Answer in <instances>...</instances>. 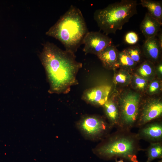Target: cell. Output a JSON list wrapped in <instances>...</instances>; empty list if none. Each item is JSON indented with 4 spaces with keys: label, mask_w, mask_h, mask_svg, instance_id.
<instances>
[{
    "label": "cell",
    "mask_w": 162,
    "mask_h": 162,
    "mask_svg": "<svg viewBox=\"0 0 162 162\" xmlns=\"http://www.w3.org/2000/svg\"><path fill=\"white\" fill-rule=\"evenodd\" d=\"M140 4L146 8L148 13L162 25V5L160 2L151 0H141Z\"/></svg>",
    "instance_id": "cell-15"
},
{
    "label": "cell",
    "mask_w": 162,
    "mask_h": 162,
    "mask_svg": "<svg viewBox=\"0 0 162 162\" xmlns=\"http://www.w3.org/2000/svg\"><path fill=\"white\" fill-rule=\"evenodd\" d=\"M78 125L85 135L93 140L106 137L112 128L104 118L94 115L84 116L79 121Z\"/></svg>",
    "instance_id": "cell-6"
},
{
    "label": "cell",
    "mask_w": 162,
    "mask_h": 162,
    "mask_svg": "<svg viewBox=\"0 0 162 162\" xmlns=\"http://www.w3.org/2000/svg\"><path fill=\"white\" fill-rule=\"evenodd\" d=\"M124 50L135 63L140 62L142 51L139 46H132Z\"/></svg>",
    "instance_id": "cell-18"
},
{
    "label": "cell",
    "mask_w": 162,
    "mask_h": 162,
    "mask_svg": "<svg viewBox=\"0 0 162 162\" xmlns=\"http://www.w3.org/2000/svg\"><path fill=\"white\" fill-rule=\"evenodd\" d=\"M135 63L124 50L118 52L116 66H120L126 68H131L136 65Z\"/></svg>",
    "instance_id": "cell-17"
},
{
    "label": "cell",
    "mask_w": 162,
    "mask_h": 162,
    "mask_svg": "<svg viewBox=\"0 0 162 162\" xmlns=\"http://www.w3.org/2000/svg\"><path fill=\"white\" fill-rule=\"evenodd\" d=\"M137 5L136 0H122L96 10L94 19L105 34H115L117 30L122 29L131 17L137 14Z\"/></svg>",
    "instance_id": "cell-4"
},
{
    "label": "cell",
    "mask_w": 162,
    "mask_h": 162,
    "mask_svg": "<svg viewBox=\"0 0 162 162\" xmlns=\"http://www.w3.org/2000/svg\"><path fill=\"white\" fill-rule=\"evenodd\" d=\"M46 75L51 93L67 94L78 84L77 74L82 66L74 53L63 50L52 43L44 45L40 55Z\"/></svg>",
    "instance_id": "cell-1"
},
{
    "label": "cell",
    "mask_w": 162,
    "mask_h": 162,
    "mask_svg": "<svg viewBox=\"0 0 162 162\" xmlns=\"http://www.w3.org/2000/svg\"><path fill=\"white\" fill-rule=\"evenodd\" d=\"M118 107L119 122L117 129L130 130L135 127L140 108V97L134 93H129L121 99Z\"/></svg>",
    "instance_id": "cell-5"
},
{
    "label": "cell",
    "mask_w": 162,
    "mask_h": 162,
    "mask_svg": "<svg viewBox=\"0 0 162 162\" xmlns=\"http://www.w3.org/2000/svg\"><path fill=\"white\" fill-rule=\"evenodd\" d=\"M137 134L130 130L117 129L108 134L94 149V153L105 160L120 158L130 162H139L137 154L142 149Z\"/></svg>",
    "instance_id": "cell-3"
},
{
    "label": "cell",
    "mask_w": 162,
    "mask_h": 162,
    "mask_svg": "<svg viewBox=\"0 0 162 162\" xmlns=\"http://www.w3.org/2000/svg\"><path fill=\"white\" fill-rule=\"evenodd\" d=\"M116 161L115 162H124V161L122 159H120L119 160H117V159H116Z\"/></svg>",
    "instance_id": "cell-26"
},
{
    "label": "cell",
    "mask_w": 162,
    "mask_h": 162,
    "mask_svg": "<svg viewBox=\"0 0 162 162\" xmlns=\"http://www.w3.org/2000/svg\"><path fill=\"white\" fill-rule=\"evenodd\" d=\"M137 134L140 139L151 142L162 141L161 122H149L140 128Z\"/></svg>",
    "instance_id": "cell-10"
},
{
    "label": "cell",
    "mask_w": 162,
    "mask_h": 162,
    "mask_svg": "<svg viewBox=\"0 0 162 162\" xmlns=\"http://www.w3.org/2000/svg\"><path fill=\"white\" fill-rule=\"evenodd\" d=\"M148 157L147 161L151 162L157 158H161L162 157V141L151 142L146 150Z\"/></svg>",
    "instance_id": "cell-16"
},
{
    "label": "cell",
    "mask_w": 162,
    "mask_h": 162,
    "mask_svg": "<svg viewBox=\"0 0 162 162\" xmlns=\"http://www.w3.org/2000/svg\"><path fill=\"white\" fill-rule=\"evenodd\" d=\"M112 44L107 35L98 32H88L83 39V50L86 54L97 56L106 47Z\"/></svg>",
    "instance_id": "cell-7"
},
{
    "label": "cell",
    "mask_w": 162,
    "mask_h": 162,
    "mask_svg": "<svg viewBox=\"0 0 162 162\" xmlns=\"http://www.w3.org/2000/svg\"><path fill=\"white\" fill-rule=\"evenodd\" d=\"M145 162H148V161L147 160V161Z\"/></svg>",
    "instance_id": "cell-27"
},
{
    "label": "cell",
    "mask_w": 162,
    "mask_h": 162,
    "mask_svg": "<svg viewBox=\"0 0 162 162\" xmlns=\"http://www.w3.org/2000/svg\"><path fill=\"white\" fill-rule=\"evenodd\" d=\"M157 35H158L157 40L158 44L161 49H162V34L161 31V30H160Z\"/></svg>",
    "instance_id": "cell-24"
},
{
    "label": "cell",
    "mask_w": 162,
    "mask_h": 162,
    "mask_svg": "<svg viewBox=\"0 0 162 162\" xmlns=\"http://www.w3.org/2000/svg\"><path fill=\"white\" fill-rule=\"evenodd\" d=\"M159 87V82L154 81L151 83L149 87V91L151 93H154L158 90Z\"/></svg>",
    "instance_id": "cell-23"
},
{
    "label": "cell",
    "mask_w": 162,
    "mask_h": 162,
    "mask_svg": "<svg viewBox=\"0 0 162 162\" xmlns=\"http://www.w3.org/2000/svg\"><path fill=\"white\" fill-rule=\"evenodd\" d=\"M162 114V103L160 100H150L145 104L139 111L135 127L140 128L159 118Z\"/></svg>",
    "instance_id": "cell-8"
},
{
    "label": "cell",
    "mask_w": 162,
    "mask_h": 162,
    "mask_svg": "<svg viewBox=\"0 0 162 162\" xmlns=\"http://www.w3.org/2000/svg\"><path fill=\"white\" fill-rule=\"evenodd\" d=\"M157 69L159 72L161 74L162 73V65L161 63H160L158 65Z\"/></svg>",
    "instance_id": "cell-25"
},
{
    "label": "cell",
    "mask_w": 162,
    "mask_h": 162,
    "mask_svg": "<svg viewBox=\"0 0 162 162\" xmlns=\"http://www.w3.org/2000/svg\"><path fill=\"white\" fill-rule=\"evenodd\" d=\"M88 32L81 11L71 5L46 34L58 40L65 50L75 54Z\"/></svg>",
    "instance_id": "cell-2"
},
{
    "label": "cell",
    "mask_w": 162,
    "mask_h": 162,
    "mask_svg": "<svg viewBox=\"0 0 162 162\" xmlns=\"http://www.w3.org/2000/svg\"><path fill=\"white\" fill-rule=\"evenodd\" d=\"M161 25L146 13L140 26V28L146 39L156 36L160 30Z\"/></svg>",
    "instance_id": "cell-11"
},
{
    "label": "cell",
    "mask_w": 162,
    "mask_h": 162,
    "mask_svg": "<svg viewBox=\"0 0 162 162\" xmlns=\"http://www.w3.org/2000/svg\"><path fill=\"white\" fill-rule=\"evenodd\" d=\"M139 38L138 34L133 31L129 32L125 34L124 40L127 44L130 45H134L138 42Z\"/></svg>",
    "instance_id": "cell-20"
},
{
    "label": "cell",
    "mask_w": 162,
    "mask_h": 162,
    "mask_svg": "<svg viewBox=\"0 0 162 162\" xmlns=\"http://www.w3.org/2000/svg\"><path fill=\"white\" fill-rule=\"evenodd\" d=\"M142 47L143 52L149 60L154 62L158 60L162 49L156 36L146 39Z\"/></svg>",
    "instance_id": "cell-12"
},
{
    "label": "cell",
    "mask_w": 162,
    "mask_h": 162,
    "mask_svg": "<svg viewBox=\"0 0 162 162\" xmlns=\"http://www.w3.org/2000/svg\"><path fill=\"white\" fill-rule=\"evenodd\" d=\"M111 87L101 85L88 88L84 92L82 99L88 104L103 106L108 100Z\"/></svg>",
    "instance_id": "cell-9"
},
{
    "label": "cell",
    "mask_w": 162,
    "mask_h": 162,
    "mask_svg": "<svg viewBox=\"0 0 162 162\" xmlns=\"http://www.w3.org/2000/svg\"><path fill=\"white\" fill-rule=\"evenodd\" d=\"M153 66L150 63L145 62L142 63L138 69V72L142 77H147L152 73Z\"/></svg>",
    "instance_id": "cell-19"
},
{
    "label": "cell",
    "mask_w": 162,
    "mask_h": 162,
    "mask_svg": "<svg viewBox=\"0 0 162 162\" xmlns=\"http://www.w3.org/2000/svg\"><path fill=\"white\" fill-rule=\"evenodd\" d=\"M118 52L116 47L112 44L105 48L97 56L104 67L111 68L116 66Z\"/></svg>",
    "instance_id": "cell-13"
},
{
    "label": "cell",
    "mask_w": 162,
    "mask_h": 162,
    "mask_svg": "<svg viewBox=\"0 0 162 162\" xmlns=\"http://www.w3.org/2000/svg\"><path fill=\"white\" fill-rule=\"evenodd\" d=\"M135 83L138 88L142 89L146 86L147 81L142 77L136 74L135 75Z\"/></svg>",
    "instance_id": "cell-21"
},
{
    "label": "cell",
    "mask_w": 162,
    "mask_h": 162,
    "mask_svg": "<svg viewBox=\"0 0 162 162\" xmlns=\"http://www.w3.org/2000/svg\"><path fill=\"white\" fill-rule=\"evenodd\" d=\"M108 122L112 128H118L119 122V112L118 106L112 100L108 99L103 105Z\"/></svg>",
    "instance_id": "cell-14"
},
{
    "label": "cell",
    "mask_w": 162,
    "mask_h": 162,
    "mask_svg": "<svg viewBox=\"0 0 162 162\" xmlns=\"http://www.w3.org/2000/svg\"><path fill=\"white\" fill-rule=\"evenodd\" d=\"M123 72H120L115 76V80L118 83H123L125 82L128 79L127 75Z\"/></svg>",
    "instance_id": "cell-22"
}]
</instances>
